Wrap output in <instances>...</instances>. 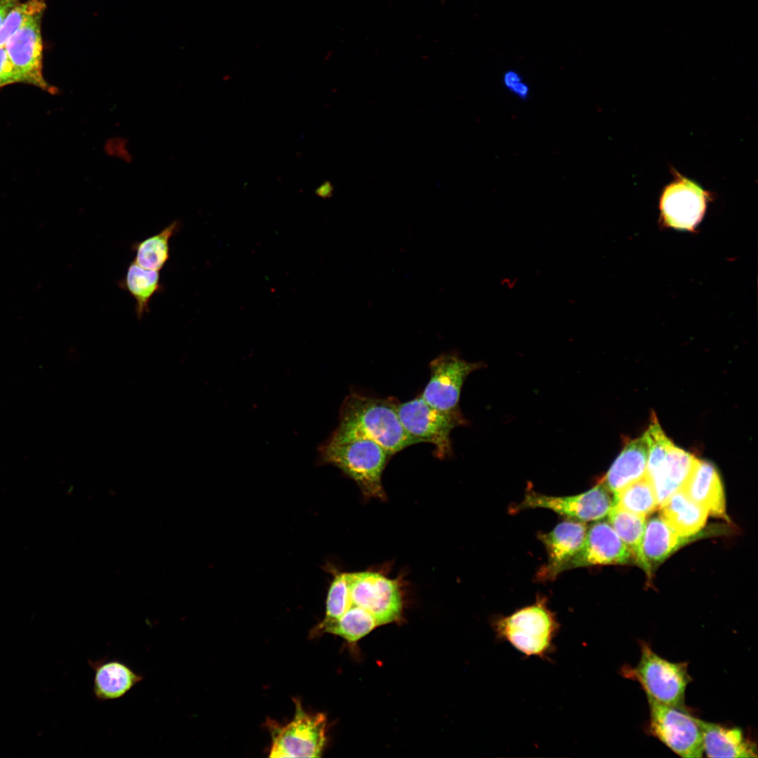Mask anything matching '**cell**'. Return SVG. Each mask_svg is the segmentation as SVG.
I'll return each mask as SVG.
<instances>
[{"mask_svg": "<svg viewBox=\"0 0 758 758\" xmlns=\"http://www.w3.org/2000/svg\"><path fill=\"white\" fill-rule=\"evenodd\" d=\"M399 402L350 393L343 400L337 429L370 439L392 456L419 444L404 427L398 415Z\"/></svg>", "mask_w": 758, "mask_h": 758, "instance_id": "6da1fadb", "label": "cell"}, {"mask_svg": "<svg viewBox=\"0 0 758 758\" xmlns=\"http://www.w3.org/2000/svg\"><path fill=\"white\" fill-rule=\"evenodd\" d=\"M318 451L323 463L342 470L364 494L385 498L382 474L390 456L378 444L336 428Z\"/></svg>", "mask_w": 758, "mask_h": 758, "instance_id": "7a4b0ae2", "label": "cell"}, {"mask_svg": "<svg viewBox=\"0 0 758 758\" xmlns=\"http://www.w3.org/2000/svg\"><path fill=\"white\" fill-rule=\"evenodd\" d=\"M493 625L499 639L508 641L527 656L540 658L547 657L552 651L553 640L559 628L554 613L547 607L544 598L510 616L495 619Z\"/></svg>", "mask_w": 758, "mask_h": 758, "instance_id": "3957f363", "label": "cell"}, {"mask_svg": "<svg viewBox=\"0 0 758 758\" xmlns=\"http://www.w3.org/2000/svg\"><path fill=\"white\" fill-rule=\"evenodd\" d=\"M626 670L625 674L641 685L647 697L669 706L684 708L685 691L691 681L686 663L670 662L644 643L638 665Z\"/></svg>", "mask_w": 758, "mask_h": 758, "instance_id": "277c9868", "label": "cell"}, {"mask_svg": "<svg viewBox=\"0 0 758 758\" xmlns=\"http://www.w3.org/2000/svg\"><path fill=\"white\" fill-rule=\"evenodd\" d=\"M293 720L280 726L268 720L271 733L270 757H319L326 741V717L322 713H310L294 699Z\"/></svg>", "mask_w": 758, "mask_h": 758, "instance_id": "5b68a950", "label": "cell"}, {"mask_svg": "<svg viewBox=\"0 0 758 758\" xmlns=\"http://www.w3.org/2000/svg\"><path fill=\"white\" fill-rule=\"evenodd\" d=\"M712 199V194L701 185L672 169V179L659 198L661 224L676 230L695 231Z\"/></svg>", "mask_w": 758, "mask_h": 758, "instance_id": "8992f818", "label": "cell"}, {"mask_svg": "<svg viewBox=\"0 0 758 758\" xmlns=\"http://www.w3.org/2000/svg\"><path fill=\"white\" fill-rule=\"evenodd\" d=\"M398 415L406 432L420 443L434 446L435 454L444 458L452 453L451 433L467 420L460 412H446L428 405L420 394L399 403Z\"/></svg>", "mask_w": 758, "mask_h": 758, "instance_id": "52a82bcc", "label": "cell"}, {"mask_svg": "<svg viewBox=\"0 0 758 758\" xmlns=\"http://www.w3.org/2000/svg\"><path fill=\"white\" fill-rule=\"evenodd\" d=\"M647 699L652 734L682 757H701L704 750L698 719L684 708L669 706L649 697Z\"/></svg>", "mask_w": 758, "mask_h": 758, "instance_id": "ba28073f", "label": "cell"}, {"mask_svg": "<svg viewBox=\"0 0 758 758\" xmlns=\"http://www.w3.org/2000/svg\"><path fill=\"white\" fill-rule=\"evenodd\" d=\"M346 576L350 605L369 612L378 626L400 618L402 599L397 580L371 571L346 573Z\"/></svg>", "mask_w": 758, "mask_h": 758, "instance_id": "9c48e42d", "label": "cell"}, {"mask_svg": "<svg viewBox=\"0 0 758 758\" xmlns=\"http://www.w3.org/2000/svg\"><path fill=\"white\" fill-rule=\"evenodd\" d=\"M481 363L469 362L452 352L443 353L432 359L429 367L430 378L420 394L430 406L446 412H460L459 400L464 382Z\"/></svg>", "mask_w": 758, "mask_h": 758, "instance_id": "30bf717a", "label": "cell"}, {"mask_svg": "<svg viewBox=\"0 0 758 758\" xmlns=\"http://www.w3.org/2000/svg\"><path fill=\"white\" fill-rule=\"evenodd\" d=\"M614 504L612 493L602 483L574 496H552L528 491L517 510L545 508L573 520L598 521L606 517Z\"/></svg>", "mask_w": 758, "mask_h": 758, "instance_id": "8fae6325", "label": "cell"}, {"mask_svg": "<svg viewBox=\"0 0 758 758\" xmlns=\"http://www.w3.org/2000/svg\"><path fill=\"white\" fill-rule=\"evenodd\" d=\"M42 15L39 14L28 20L8 39L4 47L21 82L55 93L56 88L46 81L42 73Z\"/></svg>", "mask_w": 758, "mask_h": 758, "instance_id": "7c38bea8", "label": "cell"}, {"mask_svg": "<svg viewBox=\"0 0 758 758\" xmlns=\"http://www.w3.org/2000/svg\"><path fill=\"white\" fill-rule=\"evenodd\" d=\"M636 564L634 557L611 524L597 521L587 529L584 543L566 570L597 565Z\"/></svg>", "mask_w": 758, "mask_h": 758, "instance_id": "4fadbf2b", "label": "cell"}, {"mask_svg": "<svg viewBox=\"0 0 758 758\" xmlns=\"http://www.w3.org/2000/svg\"><path fill=\"white\" fill-rule=\"evenodd\" d=\"M587 529L585 522L566 520L551 531L539 534L547 554V561L538 573L540 580L554 579L566 571L568 563L580 550Z\"/></svg>", "mask_w": 758, "mask_h": 758, "instance_id": "5bb4252c", "label": "cell"}, {"mask_svg": "<svg viewBox=\"0 0 758 758\" xmlns=\"http://www.w3.org/2000/svg\"><path fill=\"white\" fill-rule=\"evenodd\" d=\"M699 535L681 536L660 515L653 517L645 524L640 559L637 566L642 568L649 578L653 571L670 556L681 547L700 538Z\"/></svg>", "mask_w": 758, "mask_h": 758, "instance_id": "9a60e30c", "label": "cell"}, {"mask_svg": "<svg viewBox=\"0 0 758 758\" xmlns=\"http://www.w3.org/2000/svg\"><path fill=\"white\" fill-rule=\"evenodd\" d=\"M681 489L708 514L729 521L726 512L723 484L716 467L697 459Z\"/></svg>", "mask_w": 758, "mask_h": 758, "instance_id": "2e32d148", "label": "cell"}, {"mask_svg": "<svg viewBox=\"0 0 758 758\" xmlns=\"http://www.w3.org/2000/svg\"><path fill=\"white\" fill-rule=\"evenodd\" d=\"M88 664L94 672L93 692L98 700L119 699L144 679L142 675L119 660H88Z\"/></svg>", "mask_w": 758, "mask_h": 758, "instance_id": "e0dca14e", "label": "cell"}, {"mask_svg": "<svg viewBox=\"0 0 758 758\" xmlns=\"http://www.w3.org/2000/svg\"><path fill=\"white\" fill-rule=\"evenodd\" d=\"M647 460L648 448L644 435L629 440L601 483L615 496L646 475Z\"/></svg>", "mask_w": 758, "mask_h": 758, "instance_id": "ac0fdd59", "label": "cell"}, {"mask_svg": "<svg viewBox=\"0 0 758 758\" xmlns=\"http://www.w3.org/2000/svg\"><path fill=\"white\" fill-rule=\"evenodd\" d=\"M696 460L693 455L673 444L657 467L646 474L654 488L658 507L682 488Z\"/></svg>", "mask_w": 758, "mask_h": 758, "instance_id": "d6986e66", "label": "cell"}, {"mask_svg": "<svg viewBox=\"0 0 758 758\" xmlns=\"http://www.w3.org/2000/svg\"><path fill=\"white\" fill-rule=\"evenodd\" d=\"M703 750L709 757H757L756 747L738 728H726L698 719Z\"/></svg>", "mask_w": 758, "mask_h": 758, "instance_id": "ffe728a7", "label": "cell"}, {"mask_svg": "<svg viewBox=\"0 0 758 758\" xmlns=\"http://www.w3.org/2000/svg\"><path fill=\"white\" fill-rule=\"evenodd\" d=\"M660 516L677 533L684 536L700 534L708 512L693 501L681 488L659 506Z\"/></svg>", "mask_w": 758, "mask_h": 758, "instance_id": "44dd1931", "label": "cell"}, {"mask_svg": "<svg viewBox=\"0 0 758 758\" xmlns=\"http://www.w3.org/2000/svg\"><path fill=\"white\" fill-rule=\"evenodd\" d=\"M119 286L134 299L135 314L141 319L149 312L151 298L162 288L159 271L145 269L133 261L128 266Z\"/></svg>", "mask_w": 758, "mask_h": 758, "instance_id": "7402d4cb", "label": "cell"}, {"mask_svg": "<svg viewBox=\"0 0 758 758\" xmlns=\"http://www.w3.org/2000/svg\"><path fill=\"white\" fill-rule=\"evenodd\" d=\"M180 226L179 220H173L159 232L134 243L132 246L135 254L134 262L147 270H161L170 258V239Z\"/></svg>", "mask_w": 758, "mask_h": 758, "instance_id": "603a6c76", "label": "cell"}, {"mask_svg": "<svg viewBox=\"0 0 758 758\" xmlns=\"http://www.w3.org/2000/svg\"><path fill=\"white\" fill-rule=\"evenodd\" d=\"M378 626L375 619L369 612L361 607L350 605L338 619L322 626H317L312 634L330 633L342 637L349 643H354Z\"/></svg>", "mask_w": 758, "mask_h": 758, "instance_id": "cb8c5ba5", "label": "cell"}, {"mask_svg": "<svg viewBox=\"0 0 758 758\" xmlns=\"http://www.w3.org/2000/svg\"><path fill=\"white\" fill-rule=\"evenodd\" d=\"M613 501L618 507L645 517L658 508L654 488L646 474L613 496Z\"/></svg>", "mask_w": 758, "mask_h": 758, "instance_id": "d4e9b609", "label": "cell"}, {"mask_svg": "<svg viewBox=\"0 0 758 758\" xmlns=\"http://www.w3.org/2000/svg\"><path fill=\"white\" fill-rule=\"evenodd\" d=\"M607 516L609 524L632 553L637 565L640 559L646 517L626 511L615 505Z\"/></svg>", "mask_w": 758, "mask_h": 758, "instance_id": "484cf974", "label": "cell"}, {"mask_svg": "<svg viewBox=\"0 0 758 758\" xmlns=\"http://www.w3.org/2000/svg\"><path fill=\"white\" fill-rule=\"evenodd\" d=\"M45 8L44 0H27L16 4L0 26V47L4 46L8 39L28 20L44 14Z\"/></svg>", "mask_w": 758, "mask_h": 758, "instance_id": "4316f807", "label": "cell"}, {"mask_svg": "<svg viewBox=\"0 0 758 758\" xmlns=\"http://www.w3.org/2000/svg\"><path fill=\"white\" fill-rule=\"evenodd\" d=\"M350 606L346 573L336 575L330 586L326 604V615L318 627L338 619Z\"/></svg>", "mask_w": 758, "mask_h": 758, "instance_id": "83f0119b", "label": "cell"}, {"mask_svg": "<svg viewBox=\"0 0 758 758\" xmlns=\"http://www.w3.org/2000/svg\"><path fill=\"white\" fill-rule=\"evenodd\" d=\"M643 435L648 448L646 473H649L661 463L673 443L664 433L655 414Z\"/></svg>", "mask_w": 758, "mask_h": 758, "instance_id": "f1b7e54d", "label": "cell"}, {"mask_svg": "<svg viewBox=\"0 0 758 758\" xmlns=\"http://www.w3.org/2000/svg\"><path fill=\"white\" fill-rule=\"evenodd\" d=\"M103 149L108 157L124 162L130 163L133 160L129 142L124 137L114 136L108 138L104 144Z\"/></svg>", "mask_w": 758, "mask_h": 758, "instance_id": "f546056e", "label": "cell"}, {"mask_svg": "<svg viewBox=\"0 0 758 758\" xmlns=\"http://www.w3.org/2000/svg\"><path fill=\"white\" fill-rule=\"evenodd\" d=\"M503 84L507 91L520 100H526L530 95L531 90L528 84L515 71L510 70L505 72Z\"/></svg>", "mask_w": 758, "mask_h": 758, "instance_id": "4dcf8cb0", "label": "cell"}, {"mask_svg": "<svg viewBox=\"0 0 758 758\" xmlns=\"http://www.w3.org/2000/svg\"><path fill=\"white\" fill-rule=\"evenodd\" d=\"M18 82H21V79L11 63L5 47H0V88Z\"/></svg>", "mask_w": 758, "mask_h": 758, "instance_id": "1f68e13d", "label": "cell"}, {"mask_svg": "<svg viewBox=\"0 0 758 758\" xmlns=\"http://www.w3.org/2000/svg\"><path fill=\"white\" fill-rule=\"evenodd\" d=\"M333 187L329 181H324L316 190L315 194L318 197L327 199L333 195Z\"/></svg>", "mask_w": 758, "mask_h": 758, "instance_id": "d6a6232c", "label": "cell"}, {"mask_svg": "<svg viewBox=\"0 0 758 758\" xmlns=\"http://www.w3.org/2000/svg\"><path fill=\"white\" fill-rule=\"evenodd\" d=\"M20 0H0V26L10 10Z\"/></svg>", "mask_w": 758, "mask_h": 758, "instance_id": "836d02e7", "label": "cell"}, {"mask_svg": "<svg viewBox=\"0 0 758 758\" xmlns=\"http://www.w3.org/2000/svg\"><path fill=\"white\" fill-rule=\"evenodd\" d=\"M441 3H444L445 0H440Z\"/></svg>", "mask_w": 758, "mask_h": 758, "instance_id": "e575fe53", "label": "cell"}]
</instances>
